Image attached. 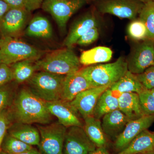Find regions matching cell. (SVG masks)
Wrapping results in <instances>:
<instances>
[{"mask_svg": "<svg viewBox=\"0 0 154 154\" xmlns=\"http://www.w3.org/2000/svg\"><path fill=\"white\" fill-rule=\"evenodd\" d=\"M10 110L14 122L44 125L52 121L53 116L46 102L35 96L27 87L17 92Z\"/></svg>", "mask_w": 154, "mask_h": 154, "instance_id": "cell-1", "label": "cell"}, {"mask_svg": "<svg viewBox=\"0 0 154 154\" xmlns=\"http://www.w3.org/2000/svg\"><path fill=\"white\" fill-rule=\"evenodd\" d=\"M37 72L66 75L80 69L79 58L72 48L58 49L48 53L35 63Z\"/></svg>", "mask_w": 154, "mask_h": 154, "instance_id": "cell-2", "label": "cell"}, {"mask_svg": "<svg viewBox=\"0 0 154 154\" xmlns=\"http://www.w3.org/2000/svg\"><path fill=\"white\" fill-rule=\"evenodd\" d=\"M128 71L127 62L122 57L114 62L89 66L79 70L93 87L111 86Z\"/></svg>", "mask_w": 154, "mask_h": 154, "instance_id": "cell-3", "label": "cell"}, {"mask_svg": "<svg viewBox=\"0 0 154 154\" xmlns=\"http://www.w3.org/2000/svg\"><path fill=\"white\" fill-rule=\"evenodd\" d=\"M66 75L49 72H36L27 82V87L35 96L45 102L60 100L61 98Z\"/></svg>", "mask_w": 154, "mask_h": 154, "instance_id": "cell-4", "label": "cell"}, {"mask_svg": "<svg viewBox=\"0 0 154 154\" xmlns=\"http://www.w3.org/2000/svg\"><path fill=\"white\" fill-rule=\"evenodd\" d=\"M45 54L44 51L19 38H11L0 49V64L10 66L26 60H38Z\"/></svg>", "mask_w": 154, "mask_h": 154, "instance_id": "cell-5", "label": "cell"}, {"mask_svg": "<svg viewBox=\"0 0 154 154\" xmlns=\"http://www.w3.org/2000/svg\"><path fill=\"white\" fill-rule=\"evenodd\" d=\"M40 134L38 146L42 154H63L67 128L58 122L37 125Z\"/></svg>", "mask_w": 154, "mask_h": 154, "instance_id": "cell-6", "label": "cell"}, {"mask_svg": "<svg viewBox=\"0 0 154 154\" xmlns=\"http://www.w3.org/2000/svg\"><path fill=\"white\" fill-rule=\"evenodd\" d=\"M91 0H44L42 8L51 15L62 31L72 16Z\"/></svg>", "mask_w": 154, "mask_h": 154, "instance_id": "cell-7", "label": "cell"}, {"mask_svg": "<svg viewBox=\"0 0 154 154\" xmlns=\"http://www.w3.org/2000/svg\"><path fill=\"white\" fill-rule=\"evenodd\" d=\"M143 5L138 0H97L96 9L101 14L133 21L139 16Z\"/></svg>", "mask_w": 154, "mask_h": 154, "instance_id": "cell-8", "label": "cell"}, {"mask_svg": "<svg viewBox=\"0 0 154 154\" xmlns=\"http://www.w3.org/2000/svg\"><path fill=\"white\" fill-rule=\"evenodd\" d=\"M30 12L25 8H11L5 14L0 26L3 38H19L25 33L29 23Z\"/></svg>", "mask_w": 154, "mask_h": 154, "instance_id": "cell-9", "label": "cell"}, {"mask_svg": "<svg viewBox=\"0 0 154 154\" xmlns=\"http://www.w3.org/2000/svg\"><path fill=\"white\" fill-rule=\"evenodd\" d=\"M96 148L86 134L84 128L72 126L67 129L63 154H89Z\"/></svg>", "mask_w": 154, "mask_h": 154, "instance_id": "cell-10", "label": "cell"}, {"mask_svg": "<svg viewBox=\"0 0 154 154\" xmlns=\"http://www.w3.org/2000/svg\"><path fill=\"white\" fill-rule=\"evenodd\" d=\"M128 70L135 75L140 74L154 61V42L146 39L135 48L126 60Z\"/></svg>", "mask_w": 154, "mask_h": 154, "instance_id": "cell-11", "label": "cell"}, {"mask_svg": "<svg viewBox=\"0 0 154 154\" xmlns=\"http://www.w3.org/2000/svg\"><path fill=\"white\" fill-rule=\"evenodd\" d=\"M154 122V115H144L137 119L130 120L122 132L114 141L113 147L116 153L126 148L135 138L148 129Z\"/></svg>", "mask_w": 154, "mask_h": 154, "instance_id": "cell-12", "label": "cell"}, {"mask_svg": "<svg viewBox=\"0 0 154 154\" xmlns=\"http://www.w3.org/2000/svg\"><path fill=\"white\" fill-rule=\"evenodd\" d=\"M111 86L93 87L81 92L69 102L83 119L92 116L100 96Z\"/></svg>", "mask_w": 154, "mask_h": 154, "instance_id": "cell-13", "label": "cell"}, {"mask_svg": "<svg viewBox=\"0 0 154 154\" xmlns=\"http://www.w3.org/2000/svg\"><path fill=\"white\" fill-rule=\"evenodd\" d=\"M48 109L53 116H55L58 122L66 128L72 126L83 127L80 114L69 102L62 99L46 102Z\"/></svg>", "mask_w": 154, "mask_h": 154, "instance_id": "cell-14", "label": "cell"}, {"mask_svg": "<svg viewBox=\"0 0 154 154\" xmlns=\"http://www.w3.org/2000/svg\"><path fill=\"white\" fill-rule=\"evenodd\" d=\"M98 25L96 11L94 10L88 12L76 21L72 26L69 34L64 41L63 45L67 48H72L76 44L81 36L91 28L97 27Z\"/></svg>", "mask_w": 154, "mask_h": 154, "instance_id": "cell-15", "label": "cell"}, {"mask_svg": "<svg viewBox=\"0 0 154 154\" xmlns=\"http://www.w3.org/2000/svg\"><path fill=\"white\" fill-rule=\"evenodd\" d=\"M93 88L90 82L79 71L66 75L61 99L71 102L81 92Z\"/></svg>", "mask_w": 154, "mask_h": 154, "instance_id": "cell-16", "label": "cell"}, {"mask_svg": "<svg viewBox=\"0 0 154 154\" xmlns=\"http://www.w3.org/2000/svg\"><path fill=\"white\" fill-rule=\"evenodd\" d=\"M102 129L107 137L115 140L124 129L129 119L119 110L107 113L102 117Z\"/></svg>", "mask_w": 154, "mask_h": 154, "instance_id": "cell-17", "label": "cell"}, {"mask_svg": "<svg viewBox=\"0 0 154 154\" xmlns=\"http://www.w3.org/2000/svg\"><path fill=\"white\" fill-rule=\"evenodd\" d=\"M14 137L30 146H38L40 137L37 127L32 124L13 122L8 131Z\"/></svg>", "mask_w": 154, "mask_h": 154, "instance_id": "cell-18", "label": "cell"}, {"mask_svg": "<svg viewBox=\"0 0 154 154\" xmlns=\"http://www.w3.org/2000/svg\"><path fill=\"white\" fill-rule=\"evenodd\" d=\"M118 101V109L129 120L137 119L145 115L141 108L138 94L122 93L119 97Z\"/></svg>", "mask_w": 154, "mask_h": 154, "instance_id": "cell-19", "label": "cell"}, {"mask_svg": "<svg viewBox=\"0 0 154 154\" xmlns=\"http://www.w3.org/2000/svg\"><path fill=\"white\" fill-rule=\"evenodd\" d=\"M154 150V132L148 130L137 135L126 148L115 154H142Z\"/></svg>", "mask_w": 154, "mask_h": 154, "instance_id": "cell-20", "label": "cell"}, {"mask_svg": "<svg viewBox=\"0 0 154 154\" xmlns=\"http://www.w3.org/2000/svg\"><path fill=\"white\" fill-rule=\"evenodd\" d=\"M120 93L107 89L102 94L97 102L93 116L97 119L102 118L107 113L118 109V98Z\"/></svg>", "mask_w": 154, "mask_h": 154, "instance_id": "cell-21", "label": "cell"}, {"mask_svg": "<svg viewBox=\"0 0 154 154\" xmlns=\"http://www.w3.org/2000/svg\"><path fill=\"white\" fill-rule=\"evenodd\" d=\"M25 33L29 37L45 39H50L53 34L49 20L40 16H36L31 19L25 29Z\"/></svg>", "mask_w": 154, "mask_h": 154, "instance_id": "cell-22", "label": "cell"}, {"mask_svg": "<svg viewBox=\"0 0 154 154\" xmlns=\"http://www.w3.org/2000/svg\"><path fill=\"white\" fill-rule=\"evenodd\" d=\"M84 129L89 138L96 147L107 146V138L105 135L100 119L94 116H89L84 119Z\"/></svg>", "mask_w": 154, "mask_h": 154, "instance_id": "cell-23", "label": "cell"}, {"mask_svg": "<svg viewBox=\"0 0 154 154\" xmlns=\"http://www.w3.org/2000/svg\"><path fill=\"white\" fill-rule=\"evenodd\" d=\"M113 51L109 48L97 46L82 53L79 58L80 63L85 66L107 62L111 60Z\"/></svg>", "mask_w": 154, "mask_h": 154, "instance_id": "cell-24", "label": "cell"}, {"mask_svg": "<svg viewBox=\"0 0 154 154\" xmlns=\"http://www.w3.org/2000/svg\"><path fill=\"white\" fill-rule=\"evenodd\" d=\"M109 89L120 94L134 93L137 94L146 89L138 79L136 75L128 70L121 79L110 86Z\"/></svg>", "mask_w": 154, "mask_h": 154, "instance_id": "cell-25", "label": "cell"}, {"mask_svg": "<svg viewBox=\"0 0 154 154\" xmlns=\"http://www.w3.org/2000/svg\"><path fill=\"white\" fill-rule=\"evenodd\" d=\"M36 60L21 61L10 66L13 74L14 81L18 84L27 82L37 72Z\"/></svg>", "mask_w": 154, "mask_h": 154, "instance_id": "cell-26", "label": "cell"}, {"mask_svg": "<svg viewBox=\"0 0 154 154\" xmlns=\"http://www.w3.org/2000/svg\"><path fill=\"white\" fill-rule=\"evenodd\" d=\"M34 149L29 145L14 137L7 132L2 143V151L8 154H18L29 151Z\"/></svg>", "mask_w": 154, "mask_h": 154, "instance_id": "cell-27", "label": "cell"}, {"mask_svg": "<svg viewBox=\"0 0 154 154\" xmlns=\"http://www.w3.org/2000/svg\"><path fill=\"white\" fill-rule=\"evenodd\" d=\"M139 19L143 21L148 31L146 39L154 42V0L144 4Z\"/></svg>", "mask_w": 154, "mask_h": 154, "instance_id": "cell-28", "label": "cell"}, {"mask_svg": "<svg viewBox=\"0 0 154 154\" xmlns=\"http://www.w3.org/2000/svg\"><path fill=\"white\" fill-rule=\"evenodd\" d=\"M17 85L13 81L0 88V115L12 106L17 92Z\"/></svg>", "mask_w": 154, "mask_h": 154, "instance_id": "cell-29", "label": "cell"}, {"mask_svg": "<svg viewBox=\"0 0 154 154\" xmlns=\"http://www.w3.org/2000/svg\"><path fill=\"white\" fill-rule=\"evenodd\" d=\"M127 32L130 37L135 40H146L148 31L144 22L139 19L133 20L128 27Z\"/></svg>", "mask_w": 154, "mask_h": 154, "instance_id": "cell-30", "label": "cell"}, {"mask_svg": "<svg viewBox=\"0 0 154 154\" xmlns=\"http://www.w3.org/2000/svg\"><path fill=\"white\" fill-rule=\"evenodd\" d=\"M141 108L145 115H154V98L150 90H144L138 94Z\"/></svg>", "mask_w": 154, "mask_h": 154, "instance_id": "cell-31", "label": "cell"}, {"mask_svg": "<svg viewBox=\"0 0 154 154\" xmlns=\"http://www.w3.org/2000/svg\"><path fill=\"white\" fill-rule=\"evenodd\" d=\"M14 122L10 108L5 110L0 115V153L2 152V143L8 130Z\"/></svg>", "mask_w": 154, "mask_h": 154, "instance_id": "cell-32", "label": "cell"}, {"mask_svg": "<svg viewBox=\"0 0 154 154\" xmlns=\"http://www.w3.org/2000/svg\"><path fill=\"white\" fill-rule=\"evenodd\" d=\"M138 79L144 88L146 90H151L154 88V66H150L145 70L136 75Z\"/></svg>", "mask_w": 154, "mask_h": 154, "instance_id": "cell-33", "label": "cell"}, {"mask_svg": "<svg viewBox=\"0 0 154 154\" xmlns=\"http://www.w3.org/2000/svg\"><path fill=\"white\" fill-rule=\"evenodd\" d=\"M99 35V31L97 27L91 28L80 37L76 44L81 46L91 45L97 40Z\"/></svg>", "mask_w": 154, "mask_h": 154, "instance_id": "cell-34", "label": "cell"}, {"mask_svg": "<svg viewBox=\"0 0 154 154\" xmlns=\"http://www.w3.org/2000/svg\"><path fill=\"white\" fill-rule=\"evenodd\" d=\"M13 81V74L10 66L5 64H0V88Z\"/></svg>", "mask_w": 154, "mask_h": 154, "instance_id": "cell-35", "label": "cell"}, {"mask_svg": "<svg viewBox=\"0 0 154 154\" xmlns=\"http://www.w3.org/2000/svg\"><path fill=\"white\" fill-rule=\"evenodd\" d=\"M44 0H26L25 8L31 13L41 8Z\"/></svg>", "mask_w": 154, "mask_h": 154, "instance_id": "cell-36", "label": "cell"}, {"mask_svg": "<svg viewBox=\"0 0 154 154\" xmlns=\"http://www.w3.org/2000/svg\"><path fill=\"white\" fill-rule=\"evenodd\" d=\"M11 8H25L26 0H3Z\"/></svg>", "mask_w": 154, "mask_h": 154, "instance_id": "cell-37", "label": "cell"}, {"mask_svg": "<svg viewBox=\"0 0 154 154\" xmlns=\"http://www.w3.org/2000/svg\"><path fill=\"white\" fill-rule=\"evenodd\" d=\"M11 8L3 0H0V26L6 13Z\"/></svg>", "mask_w": 154, "mask_h": 154, "instance_id": "cell-38", "label": "cell"}, {"mask_svg": "<svg viewBox=\"0 0 154 154\" xmlns=\"http://www.w3.org/2000/svg\"><path fill=\"white\" fill-rule=\"evenodd\" d=\"M89 154H110L106 147L96 148V149Z\"/></svg>", "mask_w": 154, "mask_h": 154, "instance_id": "cell-39", "label": "cell"}, {"mask_svg": "<svg viewBox=\"0 0 154 154\" xmlns=\"http://www.w3.org/2000/svg\"><path fill=\"white\" fill-rule=\"evenodd\" d=\"M0 154H6L4 152H1ZM18 154H42V153L40 151L37 150L36 149H33L29 151L24 152Z\"/></svg>", "mask_w": 154, "mask_h": 154, "instance_id": "cell-40", "label": "cell"}, {"mask_svg": "<svg viewBox=\"0 0 154 154\" xmlns=\"http://www.w3.org/2000/svg\"><path fill=\"white\" fill-rule=\"evenodd\" d=\"M10 38H3V37H2L0 38V49L4 46V45L5 44L6 42L8 41Z\"/></svg>", "mask_w": 154, "mask_h": 154, "instance_id": "cell-41", "label": "cell"}, {"mask_svg": "<svg viewBox=\"0 0 154 154\" xmlns=\"http://www.w3.org/2000/svg\"><path fill=\"white\" fill-rule=\"evenodd\" d=\"M138 1L141 2L142 3H143V4H145V3L148 2H150V1H152V0H138Z\"/></svg>", "mask_w": 154, "mask_h": 154, "instance_id": "cell-42", "label": "cell"}, {"mask_svg": "<svg viewBox=\"0 0 154 154\" xmlns=\"http://www.w3.org/2000/svg\"><path fill=\"white\" fill-rule=\"evenodd\" d=\"M142 154H154V150L152 151L147 152L145 153Z\"/></svg>", "mask_w": 154, "mask_h": 154, "instance_id": "cell-43", "label": "cell"}, {"mask_svg": "<svg viewBox=\"0 0 154 154\" xmlns=\"http://www.w3.org/2000/svg\"><path fill=\"white\" fill-rule=\"evenodd\" d=\"M150 91L152 95V96H153L154 98V89L150 90Z\"/></svg>", "mask_w": 154, "mask_h": 154, "instance_id": "cell-44", "label": "cell"}, {"mask_svg": "<svg viewBox=\"0 0 154 154\" xmlns=\"http://www.w3.org/2000/svg\"><path fill=\"white\" fill-rule=\"evenodd\" d=\"M152 66H154V61L153 64Z\"/></svg>", "mask_w": 154, "mask_h": 154, "instance_id": "cell-45", "label": "cell"}]
</instances>
